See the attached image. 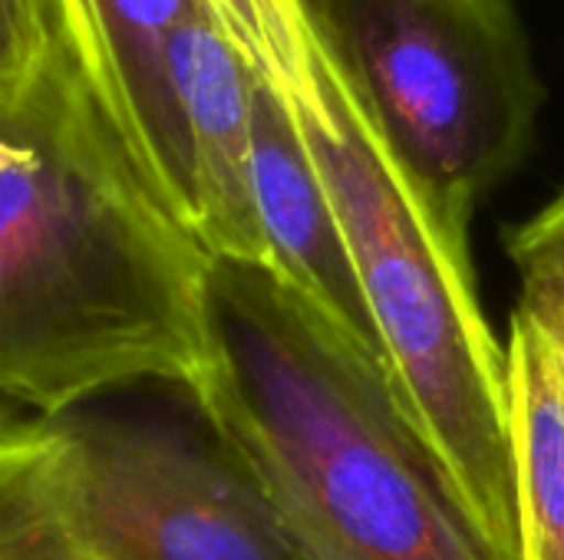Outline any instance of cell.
<instances>
[{"label": "cell", "mask_w": 564, "mask_h": 560, "mask_svg": "<svg viewBox=\"0 0 564 560\" xmlns=\"http://www.w3.org/2000/svg\"><path fill=\"white\" fill-rule=\"evenodd\" d=\"M212 267L53 33L0 89V413L192 396L215 353Z\"/></svg>", "instance_id": "obj_1"}, {"label": "cell", "mask_w": 564, "mask_h": 560, "mask_svg": "<svg viewBox=\"0 0 564 560\" xmlns=\"http://www.w3.org/2000/svg\"><path fill=\"white\" fill-rule=\"evenodd\" d=\"M212 366L188 396L301 560H492L383 363L264 267L215 261Z\"/></svg>", "instance_id": "obj_2"}, {"label": "cell", "mask_w": 564, "mask_h": 560, "mask_svg": "<svg viewBox=\"0 0 564 560\" xmlns=\"http://www.w3.org/2000/svg\"><path fill=\"white\" fill-rule=\"evenodd\" d=\"M334 208L393 396L492 560H519L506 343L479 300L469 228L390 152L324 40L281 96Z\"/></svg>", "instance_id": "obj_3"}, {"label": "cell", "mask_w": 564, "mask_h": 560, "mask_svg": "<svg viewBox=\"0 0 564 560\" xmlns=\"http://www.w3.org/2000/svg\"><path fill=\"white\" fill-rule=\"evenodd\" d=\"M357 102L430 191L473 211L532 152L545 86L512 0H307Z\"/></svg>", "instance_id": "obj_4"}, {"label": "cell", "mask_w": 564, "mask_h": 560, "mask_svg": "<svg viewBox=\"0 0 564 560\" xmlns=\"http://www.w3.org/2000/svg\"><path fill=\"white\" fill-rule=\"evenodd\" d=\"M53 429L83 512L122 560H301L208 432L86 409Z\"/></svg>", "instance_id": "obj_5"}, {"label": "cell", "mask_w": 564, "mask_h": 560, "mask_svg": "<svg viewBox=\"0 0 564 560\" xmlns=\"http://www.w3.org/2000/svg\"><path fill=\"white\" fill-rule=\"evenodd\" d=\"M169 69L185 125V228L212 261L271 271L251 188V96L258 73L215 13L182 23Z\"/></svg>", "instance_id": "obj_6"}, {"label": "cell", "mask_w": 564, "mask_h": 560, "mask_svg": "<svg viewBox=\"0 0 564 560\" xmlns=\"http://www.w3.org/2000/svg\"><path fill=\"white\" fill-rule=\"evenodd\" d=\"M56 33L119 125L132 155L185 224L188 152L169 69L172 33L215 13L208 0H50ZM188 231V228H185Z\"/></svg>", "instance_id": "obj_7"}, {"label": "cell", "mask_w": 564, "mask_h": 560, "mask_svg": "<svg viewBox=\"0 0 564 560\" xmlns=\"http://www.w3.org/2000/svg\"><path fill=\"white\" fill-rule=\"evenodd\" d=\"M251 188L271 274L317 317L383 363L324 182L288 102L261 76L251 96Z\"/></svg>", "instance_id": "obj_8"}, {"label": "cell", "mask_w": 564, "mask_h": 560, "mask_svg": "<svg viewBox=\"0 0 564 560\" xmlns=\"http://www.w3.org/2000/svg\"><path fill=\"white\" fill-rule=\"evenodd\" d=\"M519 560H564V353L516 310L506 340Z\"/></svg>", "instance_id": "obj_9"}, {"label": "cell", "mask_w": 564, "mask_h": 560, "mask_svg": "<svg viewBox=\"0 0 564 560\" xmlns=\"http://www.w3.org/2000/svg\"><path fill=\"white\" fill-rule=\"evenodd\" d=\"M0 560H122L83 512L46 419L0 413Z\"/></svg>", "instance_id": "obj_10"}, {"label": "cell", "mask_w": 564, "mask_h": 560, "mask_svg": "<svg viewBox=\"0 0 564 560\" xmlns=\"http://www.w3.org/2000/svg\"><path fill=\"white\" fill-rule=\"evenodd\" d=\"M251 69L281 96L311 83L321 36L307 0H208Z\"/></svg>", "instance_id": "obj_11"}, {"label": "cell", "mask_w": 564, "mask_h": 560, "mask_svg": "<svg viewBox=\"0 0 564 560\" xmlns=\"http://www.w3.org/2000/svg\"><path fill=\"white\" fill-rule=\"evenodd\" d=\"M506 254L519 271V314L564 347V191L506 234Z\"/></svg>", "instance_id": "obj_12"}, {"label": "cell", "mask_w": 564, "mask_h": 560, "mask_svg": "<svg viewBox=\"0 0 564 560\" xmlns=\"http://www.w3.org/2000/svg\"><path fill=\"white\" fill-rule=\"evenodd\" d=\"M56 33L50 0H0V89L26 76Z\"/></svg>", "instance_id": "obj_13"}, {"label": "cell", "mask_w": 564, "mask_h": 560, "mask_svg": "<svg viewBox=\"0 0 564 560\" xmlns=\"http://www.w3.org/2000/svg\"><path fill=\"white\" fill-rule=\"evenodd\" d=\"M562 353H564V347H562Z\"/></svg>", "instance_id": "obj_14"}]
</instances>
